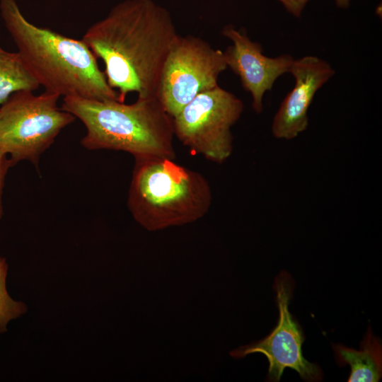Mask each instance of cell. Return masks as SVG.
Returning <instances> with one entry per match:
<instances>
[{
	"instance_id": "1",
	"label": "cell",
	"mask_w": 382,
	"mask_h": 382,
	"mask_svg": "<svg viewBox=\"0 0 382 382\" xmlns=\"http://www.w3.org/2000/svg\"><path fill=\"white\" fill-rule=\"evenodd\" d=\"M178 34L170 13L152 0H126L91 25L81 40L105 64L119 101L132 92L156 96L161 71Z\"/></svg>"
},
{
	"instance_id": "7",
	"label": "cell",
	"mask_w": 382,
	"mask_h": 382,
	"mask_svg": "<svg viewBox=\"0 0 382 382\" xmlns=\"http://www.w3.org/2000/svg\"><path fill=\"white\" fill-rule=\"evenodd\" d=\"M227 68L224 52L199 37L178 35L164 62L157 97L173 117L198 94L218 86Z\"/></svg>"
},
{
	"instance_id": "15",
	"label": "cell",
	"mask_w": 382,
	"mask_h": 382,
	"mask_svg": "<svg viewBox=\"0 0 382 382\" xmlns=\"http://www.w3.org/2000/svg\"><path fill=\"white\" fill-rule=\"evenodd\" d=\"M291 14L296 17L301 16V11L308 0H279Z\"/></svg>"
},
{
	"instance_id": "16",
	"label": "cell",
	"mask_w": 382,
	"mask_h": 382,
	"mask_svg": "<svg viewBox=\"0 0 382 382\" xmlns=\"http://www.w3.org/2000/svg\"><path fill=\"white\" fill-rule=\"evenodd\" d=\"M339 7L347 8L349 4V0H335Z\"/></svg>"
},
{
	"instance_id": "9",
	"label": "cell",
	"mask_w": 382,
	"mask_h": 382,
	"mask_svg": "<svg viewBox=\"0 0 382 382\" xmlns=\"http://www.w3.org/2000/svg\"><path fill=\"white\" fill-rule=\"evenodd\" d=\"M221 33L233 42L224 52L226 65L239 77L243 88L251 94L255 112L260 113L265 93L272 89L281 75L289 71L294 59L289 54L266 57L259 43L252 41L245 32L236 30L232 25L224 26Z\"/></svg>"
},
{
	"instance_id": "10",
	"label": "cell",
	"mask_w": 382,
	"mask_h": 382,
	"mask_svg": "<svg viewBox=\"0 0 382 382\" xmlns=\"http://www.w3.org/2000/svg\"><path fill=\"white\" fill-rule=\"evenodd\" d=\"M289 72L293 75L295 84L273 118L272 132L276 138L289 140L306 129L307 112L313 97L332 77L335 70L318 57L305 56L294 59Z\"/></svg>"
},
{
	"instance_id": "2",
	"label": "cell",
	"mask_w": 382,
	"mask_h": 382,
	"mask_svg": "<svg viewBox=\"0 0 382 382\" xmlns=\"http://www.w3.org/2000/svg\"><path fill=\"white\" fill-rule=\"evenodd\" d=\"M0 10L18 52L45 91L64 97L119 100L98 58L82 40L31 23L16 0H0Z\"/></svg>"
},
{
	"instance_id": "3",
	"label": "cell",
	"mask_w": 382,
	"mask_h": 382,
	"mask_svg": "<svg viewBox=\"0 0 382 382\" xmlns=\"http://www.w3.org/2000/svg\"><path fill=\"white\" fill-rule=\"evenodd\" d=\"M61 108L84 125L86 133L81 142L88 149L175 158L173 117L156 96L138 97L131 104L66 96Z\"/></svg>"
},
{
	"instance_id": "13",
	"label": "cell",
	"mask_w": 382,
	"mask_h": 382,
	"mask_svg": "<svg viewBox=\"0 0 382 382\" xmlns=\"http://www.w3.org/2000/svg\"><path fill=\"white\" fill-rule=\"evenodd\" d=\"M8 272V265L6 259L0 257V333L7 330L8 322L17 318L26 311V307L21 301L13 300L8 294L6 279Z\"/></svg>"
},
{
	"instance_id": "6",
	"label": "cell",
	"mask_w": 382,
	"mask_h": 382,
	"mask_svg": "<svg viewBox=\"0 0 382 382\" xmlns=\"http://www.w3.org/2000/svg\"><path fill=\"white\" fill-rule=\"evenodd\" d=\"M243 109L241 99L218 86L198 94L173 117L174 134L194 154L222 163L232 154L231 129Z\"/></svg>"
},
{
	"instance_id": "14",
	"label": "cell",
	"mask_w": 382,
	"mask_h": 382,
	"mask_svg": "<svg viewBox=\"0 0 382 382\" xmlns=\"http://www.w3.org/2000/svg\"><path fill=\"white\" fill-rule=\"evenodd\" d=\"M13 166L8 156L0 151V219L4 214L2 205V192L6 174L10 167Z\"/></svg>"
},
{
	"instance_id": "5",
	"label": "cell",
	"mask_w": 382,
	"mask_h": 382,
	"mask_svg": "<svg viewBox=\"0 0 382 382\" xmlns=\"http://www.w3.org/2000/svg\"><path fill=\"white\" fill-rule=\"evenodd\" d=\"M33 92L16 91L0 107V151L12 166L28 160L37 166L40 155L75 119L57 106L58 94Z\"/></svg>"
},
{
	"instance_id": "12",
	"label": "cell",
	"mask_w": 382,
	"mask_h": 382,
	"mask_svg": "<svg viewBox=\"0 0 382 382\" xmlns=\"http://www.w3.org/2000/svg\"><path fill=\"white\" fill-rule=\"evenodd\" d=\"M40 86L19 53L0 47V105L16 91H34Z\"/></svg>"
},
{
	"instance_id": "11",
	"label": "cell",
	"mask_w": 382,
	"mask_h": 382,
	"mask_svg": "<svg viewBox=\"0 0 382 382\" xmlns=\"http://www.w3.org/2000/svg\"><path fill=\"white\" fill-rule=\"evenodd\" d=\"M335 358L340 365L351 368L349 382H376L382 375V346L369 327L360 349L355 350L342 345H333Z\"/></svg>"
},
{
	"instance_id": "4",
	"label": "cell",
	"mask_w": 382,
	"mask_h": 382,
	"mask_svg": "<svg viewBox=\"0 0 382 382\" xmlns=\"http://www.w3.org/2000/svg\"><path fill=\"white\" fill-rule=\"evenodd\" d=\"M128 208L137 222L154 231L192 223L209 211L207 178L166 157L134 158Z\"/></svg>"
},
{
	"instance_id": "8",
	"label": "cell",
	"mask_w": 382,
	"mask_h": 382,
	"mask_svg": "<svg viewBox=\"0 0 382 382\" xmlns=\"http://www.w3.org/2000/svg\"><path fill=\"white\" fill-rule=\"evenodd\" d=\"M294 285L291 277L284 271L275 278L274 288L279 313L276 327L265 338L241 346L231 351L230 355L241 359L253 353L263 354L269 362L267 378L270 381H279L286 368L295 370L304 381H320L322 370L303 357L301 347L304 337L289 311Z\"/></svg>"
}]
</instances>
